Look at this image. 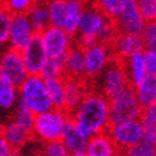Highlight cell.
Returning a JSON list of instances; mask_svg holds the SVG:
<instances>
[{
	"mask_svg": "<svg viewBox=\"0 0 156 156\" xmlns=\"http://www.w3.org/2000/svg\"><path fill=\"white\" fill-rule=\"evenodd\" d=\"M69 115L88 138L105 133L112 124L109 98L101 90L89 89L80 105L72 110Z\"/></svg>",
	"mask_w": 156,
	"mask_h": 156,
	"instance_id": "obj_1",
	"label": "cell"
},
{
	"mask_svg": "<svg viewBox=\"0 0 156 156\" xmlns=\"http://www.w3.org/2000/svg\"><path fill=\"white\" fill-rule=\"evenodd\" d=\"M77 34L93 36L99 42L110 45L118 35V30L113 19L105 15L93 0H89L83 9Z\"/></svg>",
	"mask_w": 156,
	"mask_h": 156,
	"instance_id": "obj_2",
	"label": "cell"
},
{
	"mask_svg": "<svg viewBox=\"0 0 156 156\" xmlns=\"http://www.w3.org/2000/svg\"><path fill=\"white\" fill-rule=\"evenodd\" d=\"M69 119V112L66 109L52 108L47 112L37 114L32 135L42 143L61 140Z\"/></svg>",
	"mask_w": 156,
	"mask_h": 156,
	"instance_id": "obj_3",
	"label": "cell"
},
{
	"mask_svg": "<svg viewBox=\"0 0 156 156\" xmlns=\"http://www.w3.org/2000/svg\"><path fill=\"white\" fill-rule=\"evenodd\" d=\"M19 97L36 115L53 108L46 80L41 74H29L21 86H19Z\"/></svg>",
	"mask_w": 156,
	"mask_h": 156,
	"instance_id": "obj_4",
	"label": "cell"
},
{
	"mask_svg": "<svg viewBox=\"0 0 156 156\" xmlns=\"http://www.w3.org/2000/svg\"><path fill=\"white\" fill-rule=\"evenodd\" d=\"M112 123L140 119L144 107L141 105L135 88L129 86L109 98Z\"/></svg>",
	"mask_w": 156,
	"mask_h": 156,
	"instance_id": "obj_5",
	"label": "cell"
},
{
	"mask_svg": "<svg viewBox=\"0 0 156 156\" xmlns=\"http://www.w3.org/2000/svg\"><path fill=\"white\" fill-rule=\"evenodd\" d=\"M107 133L122 152L144 140V126L140 119L112 123Z\"/></svg>",
	"mask_w": 156,
	"mask_h": 156,
	"instance_id": "obj_6",
	"label": "cell"
},
{
	"mask_svg": "<svg viewBox=\"0 0 156 156\" xmlns=\"http://www.w3.org/2000/svg\"><path fill=\"white\" fill-rule=\"evenodd\" d=\"M129 86L131 84L129 81L124 61L116 57H113L110 63L101 74V87H102L101 92L105 94L108 98H110V97L119 93L120 90H123Z\"/></svg>",
	"mask_w": 156,
	"mask_h": 156,
	"instance_id": "obj_7",
	"label": "cell"
},
{
	"mask_svg": "<svg viewBox=\"0 0 156 156\" xmlns=\"http://www.w3.org/2000/svg\"><path fill=\"white\" fill-rule=\"evenodd\" d=\"M113 57L112 47L108 44L98 42L89 48H86V81L88 84L90 81L101 77Z\"/></svg>",
	"mask_w": 156,
	"mask_h": 156,
	"instance_id": "obj_8",
	"label": "cell"
},
{
	"mask_svg": "<svg viewBox=\"0 0 156 156\" xmlns=\"http://www.w3.org/2000/svg\"><path fill=\"white\" fill-rule=\"evenodd\" d=\"M114 23L120 34L143 35L146 21L140 12L138 0H125L124 9Z\"/></svg>",
	"mask_w": 156,
	"mask_h": 156,
	"instance_id": "obj_9",
	"label": "cell"
},
{
	"mask_svg": "<svg viewBox=\"0 0 156 156\" xmlns=\"http://www.w3.org/2000/svg\"><path fill=\"white\" fill-rule=\"evenodd\" d=\"M41 36L48 57H65L76 40V37L66 30L52 25L47 27Z\"/></svg>",
	"mask_w": 156,
	"mask_h": 156,
	"instance_id": "obj_10",
	"label": "cell"
},
{
	"mask_svg": "<svg viewBox=\"0 0 156 156\" xmlns=\"http://www.w3.org/2000/svg\"><path fill=\"white\" fill-rule=\"evenodd\" d=\"M0 72L4 73L15 86H21L29 76L21 51L12 47L8 50L0 58Z\"/></svg>",
	"mask_w": 156,
	"mask_h": 156,
	"instance_id": "obj_11",
	"label": "cell"
},
{
	"mask_svg": "<svg viewBox=\"0 0 156 156\" xmlns=\"http://www.w3.org/2000/svg\"><path fill=\"white\" fill-rule=\"evenodd\" d=\"M21 53L29 74H40L48 58L41 34L35 32L31 41L21 51Z\"/></svg>",
	"mask_w": 156,
	"mask_h": 156,
	"instance_id": "obj_12",
	"label": "cell"
},
{
	"mask_svg": "<svg viewBox=\"0 0 156 156\" xmlns=\"http://www.w3.org/2000/svg\"><path fill=\"white\" fill-rule=\"evenodd\" d=\"M35 35L29 14H16L12 16L9 42L12 48L23 51Z\"/></svg>",
	"mask_w": 156,
	"mask_h": 156,
	"instance_id": "obj_13",
	"label": "cell"
},
{
	"mask_svg": "<svg viewBox=\"0 0 156 156\" xmlns=\"http://www.w3.org/2000/svg\"><path fill=\"white\" fill-rule=\"evenodd\" d=\"M114 57L124 61L138 52H143L146 48V44L141 35L131 34H120L115 36L113 42L110 44Z\"/></svg>",
	"mask_w": 156,
	"mask_h": 156,
	"instance_id": "obj_14",
	"label": "cell"
},
{
	"mask_svg": "<svg viewBox=\"0 0 156 156\" xmlns=\"http://www.w3.org/2000/svg\"><path fill=\"white\" fill-rule=\"evenodd\" d=\"M65 76L86 80V50L76 40L65 56Z\"/></svg>",
	"mask_w": 156,
	"mask_h": 156,
	"instance_id": "obj_15",
	"label": "cell"
},
{
	"mask_svg": "<svg viewBox=\"0 0 156 156\" xmlns=\"http://www.w3.org/2000/svg\"><path fill=\"white\" fill-rule=\"evenodd\" d=\"M86 152L88 156H122V151L107 131L89 138Z\"/></svg>",
	"mask_w": 156,
	"mask_h": 156,
	"instance_id": "obj_16",
	"label": "cell"
},
{
	"mask_svg": "<svg viewBox=\"0 0 156 156\" xmlns=\"http://www.w3.org/2000/svg\"><path fill=\"white\" fill-rule=\"evenodd\" d=\"M19 99V87L0 72V113H14Z\"/></svg>",
	"mask_w": 156,
	"mask_h": 156,
	"instance_id": "obj_17",
	"label": "cell"
},
{
	"mask_svg": "<svg viewBox=\"0 0 156 156\" xmlns=\"http://www.w3.org/2000/svg\"><path fill=\"white\" fill-rule=\"evenodd\" d=\"M61 141L65 144V146L69 150L71 154H76V152L86 151L89 138L83 134V131L77 126V124L72 119H69Z\"/></svg>",
	"mask_w": 156,
	"mask_h": 156,
	"instance_id": "obj_18",
	"label": "cell"
},
{
	"mask_svg": "<svg viewBox=\"0 0 156 156\" xmlns=\"http://www.w3.org/2000/svg\"><path fill=\"white\" fill-rule=\"evenodd\" d=\"M2 131H3V135L5 136V139L8 140V143L10 144V146L12 147V150H20L34 136L32 133L25 130L12 119L2 124Z\"/></svg>",
	"mask_w": 156,
	"mask_h": 156,
	"instance_id": "obj_19",
	"label": "cell"
},
{
	"mask_svg": "<svg viewBox=\"0 0 156 156\" xmlns=\"http://www.w3.org/2000/svg\"><path fill=\"white\" fill-rule=\"evenodd\" d=\"M88 82L86 80L66 77V89H67V105L66 109L71 113L83 101L84 95L89 90Z\"/></svg>",
	"mask_w": 156,
	"mask_h": 156,
	"instance_id": "obj_20",
	"label": "cell"
},
{
	"mask_svg": "<svg viewBox=\"0 0 156 156\" xmlns=\"http://www.w3.org/2000/svg\"><path fill=\"white\" fill-rule=\"evenodd\" d=\"M29 17L31 20L35 32L42 34L47 27L51 26V15L48 8V0H36L29 11Z\"/></svg>",
	"mask_w": 156,
	"mask_h": 156,
	"instance_id": "obj_21",
	"label": "cell"
},
{
	"mask_svg": "<svg viewBox=\"0 0 156 156\" xmlns=\"http://www.w3.org/2000/svg\"><path fill=\"white\" fill-rule=\"evenodd\" d=\"M47 90L53 108L66 109L67 105V89H66V76L53 77L46 80ZM67 110V109H66Z\"/></svg>",
	"mask_w": 156,
	"mask_h": 156,
	"instance_id": "obj_22",
	"label": "cell"
},
{
	"mask_svg": "<svg viewBox=\"0 0 156 156\" xmlns=\"http://www.w3.org/2000/svg\"><path fill=\"white\" fill-rule=\"evenodd\" d=\"M124 65H125V68L128 72L130 84L133 87L138 86L147 76L145 60H144V51L130 56L128 60H124Z\"/></svg>",
	"mask_w": 156,
	"mask_h": 156,
	"instance_id": "obj_23",
	"label": "cell"
},
{
	"mask_svg": "<svg viewBox=\"0 0 156 156\" xmlns=\"http://www.w3.org/2000/svg\"><path fill=\"white\" fill-rule=\"evenodd\" d=\"M88 2L89 0H67V17L63 30L68 34L73 36L77 35L83 9Z\"/></svg>",
	"mask_w": 156,
	"mask_h": 156,
	"instance_id": "obj_24",
	"label": "cell"
},
{
	"mask_svg": "<svg viewBox=\"0 0 156 156\" xmlns=\"http://www.w3.org/2000/svg\"><path fill=\"white\" fill-rule=\"evenodd\" d=\"M136 95L144 108L156 103V76L147 74L144 80L135 86Z\"/></svg>",
	"mask_w": 156,
	"mask_h": 156,
	"instance_id": "obj_25",
	"label": "cell"
},
{
	"mask_svg": "<svg viewBox=\"0 0 156 156\" xmlns=\"http://www.w3.org/2000/svg\"><path fill=\"white\" fill-rule=\"evenodd\" d=\"M35 118H36V114L19 99V103H17V105L12 113V120L15 123H17L20 126H23L25 130L32 133Z\"/></svg>",
	"mask_w": 156,
	"mask_h": 156,
	"instance_id": "obj_26",
	"label": "cell"
},
{
	"mask_svg": "<svg viewBox=\"0 0 156 156\" xmlns=\"http://www.w3.org/2000/svg\"><path fill=\"white\" fill-rule=\"evenodd\" d=\"M51 25L63 29L67 17V0H48Z\"/></svg>",
	"mask_w": 156,
	"mask_h": 156,
	"instance_id": "obj_27",
	"label": "cell"
},
{
	"mask_svg": "<svg viewBox=\"0 0 156 156\" xmlns=\"http://www.w3.org/2000/svg\"><path fill=\"white\" fill-rule=\"evenodd\" d=\"M40 74L45 80L65 76V57H48Z\"/></svg>",
	"mask_w": 156,
	"mask_h": 156,
	"instance_id": "obj_28",
	"label": "cell"
},
{
	"mask_svg": "<svg viewBox=\"0 0 156 156\" xmlns=\"http://www.w3.org/2000/svg\"><path fill=\"white\" fill-rule=\"evenodd\" d=\"M12 16L5 4H0V46L9 41Z\"/></svg>",
	"mask_w": 156,
	"mask_h": 156,
	"instance_id": "obj_29",
	"label": "cell"
},
{
	"mask_svg": "<svg viewBox=\"0 0 156 156\" xmlns=\"http://www.w3.org/2000/svg\"><path fill=\"white\" fill-rule=\"evenodd\" d=\"M105 15L115 20L124 9L125 0H93Z\"/></svg>",
	"mask_w": 156,
	"mask_h": 156,
	"instance_id": "obj_30",
	"label": "cell"
},
{
	"mask_svg": "<svg viewBox=\"0 0 156 156\" xmlns=\"http://www.w3.org/2000/svg\"><path fill=\"white\" fill-rule=\"evenodd\" d=\"M72 154L61 140L44 143L37 156H71Z\"/></svg>",
	"mask_w": 156,
	"mask_h": 156,
	"instance_id": "obj_31",
	"label": "cell"
},
{
	"mask_svg": "<svg viewBox=\"0 0 156 156\" xmlns=\"http://www.w3.org/2000/svg\"><path fill=\"white\" fill-rule=\"evenodd\" d=\"M124 156H155L156 154V146L150 144L146 140H143L134 146L126 149L122 152Z\"/></svg>",
	"mask_w": 156,
	"mask_h": 156,
	"instance_id": "obj_32",
	"label": "cell"
},
{
	"mask_svg": "<svg viewBox=\"0 0 156 156\" xmlns=\"http://www.w3.org/2000/svg\"><path fill=\"white\" fill-rule=\"evenodd\" d=\"M36 0H5L3 4L10 10L12 15L16 14H29Z\"/></svg>",
	"mask_w": 156,
	"mask_h": 156,
	"instance_id": "obj_33",
	"label": "cell"
},
{
	"mask_svg": "<svg viewBox=\"0 0 156 156\" xmlns=\"http://www.w3.org/2000/svg\"><path fill=\"white\" fill-rule=\"evenodd\" d=\"M138 4L146 23L156 21V0H138Z\"/></svg>",
	"mask_w": 156,
	"mask_h": 156,
	"instance_id": "obj_34",
	"label": "cell"
},
{
	"mask_svg": "<svg viewBox=\"0 0 156 156\" xmlns=\"http://www.w3.org/2000/svg\"><path fill=\"white\" fill-rule=\"evenodd\" d=\"M146 44V48L156 51V21L146 23L144 32L141 35Z\"/></svg>",
	"mask_w": 156,
	"mask_h": 156,
	"instance_id": "obj_35",
	"label": "cell"
},
{
	"mask_svg": "<svg viewBox=\"0 0 156 156\" xmlns=\"http://www.w3.org/2000/svg\"><path fill=\"white\" fill-rule=\"evenodd\" d=\"M140 122L144 129L156 128V103L144 108L143 114L140 116Z\"/></svg>",
	"mask_w": 156,
	"mask_h": 156,
	"instance_id": "obj_36",
	"label": "cell"
},
{
	"mask_svg": "<svg viewBox=\"0 0 156 156\" xmlns=\"http://www.w3.org/2000/svg\"><path fill=\"white\" fill-rule=\"evenodd\" d=\"M144 60L147 74L156 76V51L145 48L144 50Z\"/></svg>",
	"mask_w": 156,
	"mask_h": 156,
	"instance_id": "obj_37",
	"label": "cell"
},
{
	"mask_svg": "<svg viewBox=\"0 0 156 156\" xmlns=\"http://www.w3.org/2000/svg\"><path fill=\"white\" fill-rule=\"evenodd\" d=\"M12 151V147L5 139V136L3 135V131L0 133V156H8Z\"/></svg>",
	"mask_w": 156,
	"mask_h": 156,
	"instance_id": "obj_38",
	"label": "cell"
},
{
	"mask_svg": "<svg viewBox=\"0 0 156 156\" xmlns=\"http://www.w3.org/2000/svg\"><path fill=\"white\" fill-rule=\"evenodd\" d=\"M71 156H88V155H87V152L84 151V152H76V154H72Z\"/></svg>",
	"mask_w": 156,
	"mask_h": 156,
	"instance_id": "obj_39",
	"label": "cell"
},
{
	"mask_svg": "<svg viewBox=\"0 0 156 156\" xmlns=\"http://www.w3.org/2000/svg\"><path fill=\"white\" fill-rule=\"evenodd\" d=\"M15 156H27V155L24 154V152H21V151H19V150H16V155Z\"/></svg>",
	"mask_w": 156,
	"mask_h": 156,
	"instance_id": "obj_40",
	"label": "cell"
},
{
	"mask_svg": "<svg viewBox=\"0 0 156 156\" xmlns=\"http://www.w3.org/2000/svg\"><path fill=\"white\" fill-rule=\"evenodd\" d=\"M15 155H16V150H12V151H11V152H10L8 156H15Z\"/></svg>",
	"mask_w": 156,
	"mask_h": 156,
	"instance_id": "obj_41",
	"label": "cell"
},
{
	"mask_svg": "<svg viewBox=\"0 0 156 156\" xmlns=\"http://www.w3.org/2000/svg\"><path fill=\"white\" fill-rule=\"evenodd\" d=\"M4 2H5V0H0V4H3Z\"/></svg>",
	"mask_w": 156,
	"mask_h": 156,
	"instance_id": "obj_42",
	"label": "cell"
},
{
	"mask_svg": "<svg viewBox=\"0 0 156 156\" xmlns=\"http://www.w3.org/2000/svg\"><path fill=\"white\" fill-rule=\"evenodd\" d=\"M122 156H124V155H123V154H122Z\"/></svg>",
	"mask_w": 156,
	"mask_h": 156,
	"instance_id": "obj_43",
	"label": "cell"
},
{
	"mask_svg": "<svg viewBox=\"0 0 156 156\" xmlns=\"http://www.w3.org/2000/svg\"><path fill=\"white\" fill-rule=\"evenodd\" d=\"M155 156H156V154H155Z\"/></svg>",
	"mask_w": 156,
	"mask_h": 156,
	"instance_id": "obj_44",
	"label": "cell"
}]
</instances>
